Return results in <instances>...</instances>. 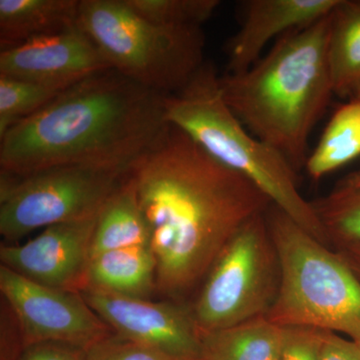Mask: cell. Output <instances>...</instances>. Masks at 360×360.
Here are the masks:
<instances>
[{
  "instance_id": "cell-6",
  "label": "cell",
  "mask_w": 360,
  "mask_h": 360,
  "mask_svg": "<svg viewBox=\"0 0 360 360\" xmlns=\"http://www.w3.org/2000/svg\"><path fill=\"white\" fill-rule=\"evenodd\" d=\"M77 25L111 70L165 96L184 89L205 63L202 27L155 25L127 0H80Z\"/></svg>"
},
{
  "instance_id": "cell-3",
  "label": "cell",
  "mask_w": 360,
  "mask_h": 360,
  "mask_svg": "<svg viewBox=\"0 0 360 360\" xmlns=\"http://www.w3.org/2000/svg\"><path fill=\"white\" fill-rule=\"evenodd\" d=\"M329 25L330 14L284 35L250 70L219 77L225 103L239 122L295 169L305 165L309 135L335 94Z\"/></svg>"
},
{
  "instance_id": "cell-22",
  "label": "cell",
  "mask_w": 360,
  "mask_h": 360,
  "mask_svg": "<svg viewBox=\"0 0 360 360\" xmlns=\"http://www.w3.org/2000/svg\"><path fill=\"white\" fill-rule=\"evenodd\" d=\"M142 18L167 27H202L220 6L217 0H127Z\"/></svg>"
},
{
  "instance_id": "cell-2",
  "label": "cell",
  "mask_w": 360,
  "mask_h": 360,
  "mask_svg": "<svg viewBox=\"0 0 360 360\" xmlns=\"http://www.w3.org/2000/svg\"><path fill=\"white\" fill-rule=\"evenodd\" d=\"M165 96L111 68L90 75L0 136L1 174L60 165L129 170L168 124Z\"/></svg>"
},
{
  "instance_id": "cell-26",
  "label": "cell",
  "mask_w": 360,
  "mask_h": 360,
  "mask_svg": "<svg viewBox=\"0 0 360 360\" xmlns=\"http://www.w3.org/2000/svg\"><path fill=\"white\" fill-rule=\"evenodd\" d=\"M321 360H360V352L354 340L331 331L322 336Z\"/></svg>"
},
{
  "instance_id": "cell-7",
  "label": "cell",
  "mask_w": 360,
  "mask_h": 360,
  "mask_svg": "<svg viewBox=\"0 0 360 360\" xmlns=\"http://www.w3.org/2000/svg\"><path fill=\"white\" fill-rule=\"evenodd\" d=\"M281 285V264L265 213L245 222L201 283L191 315L200 333L265 316Z\"/></svg>"
},
{
  "instance_id": "cell-11",
  "label": "cell",
  "mask_w": 360,
  "mask_h": 360,
  "mask_svg": "<svg viewBox=\"0 0 360 360\" xmlns=\"http://www.w3.org/2000/svg\"><path fill=\"white\" fill-rule=\"evenodd\" d=\"M97 219L52 225L22 245H1V264L42 285L80 292L87 285Z\"/></svg>"
},
{
  "instance_id": "cell-20",
  "label": "cell",
  "mask_w": 360,
  "mask_h": 360,
  "mask_svg": "<svg viewBox=\"0 0 360 360\" xmlns=\"http://www.w3.org/2000/svg\"><path fill=\"white\" fill-rule=\"evenodd\" d=\"M311 205L330 246L360 243V167Z\"/></svg>"
},
{
  "instance_id": "cell-24",
  "label": "cell",
  "mask_w": 360,
  "mask_h": 360,
  "mask_svg": "<svg viewBox=\"0 0 360 360\" xmlns=\"http://www.w3.org/2000/svg\"><path fill=\"white\" fill-rule=\"evenodd\" d=\"M324 331L312 328H284L281 360H321Z\"/></svg>"
},
{
  "instance_id": "cell-21",
  "label": "cell",
  "mask_w": 360,
  "mask_h": 360,
  "mask_svg": "<svg viewBox=\"0 0 360 360\" xmlns=\"http://www.w3.org/2000/svg\"><path fill=\"white\" fill-rule=\"evenodd\" d=\"M63 90L0 75V136L16 122L42 110Z\"/></svg>"
},
{
  "instance_id": "cell-5",
  "label": "cell",
  "mask_w": 360,
  "mask_h": 360,
  "mask_svg": "<svg viewBox=\"0 0 360 360\" xmlns=\"http://www.w3.org/2000/svg\"><path fill=\"white\" fill-rule=\"evenodd\" d=\"M281 264V285L265 316L281 328L360 335V281L331 250L271 205L265 212Z\"/></svg>"
},
{
  "instance_id": "cell-19",
  "label": "cell",
  "mask_w": 360,
  "mask_h": 360,
  "mask_svg": "<svg viewBox=\"0 0 360 360\" xmlns=\"http://www.w3.org/2000/svg\"><path fill=\"white\" fill-rule=\"evenodd\" d=\"M359 156L360 97L335 110L304 165L310 179L319 181Z\"/></svg>"
},
{
  "instance_id": "cell-10",
  "label": "cell",
  "mask_w": 360,
  "mask_h": 360,
  "mask_svg": "<svg viewBox=\"0 0 360 360\" xmlns=\"http://www.w3.org/2000/svg\"><path fill=\"white\" fill-rule=\"evenodd\" d=\"M82 297L113 333L177 360H200V333L191 309L87 288Z\"/></svg>"
},
{
  "instance_id": "cell-27",
  "label": "cell",
  "mask_w": 360,
  "mask_h": 360,
  "mask_svg": "<svg viewBox=\"0 0 360 360\" xmlns=\"http://www.w3.org/2000/svg\"><path fill=\"white\" fill-rule=\"evenodd\" d=\"M333 250L360 281V243L338 246Z\"/></svg>"
},
{
  "instance_id": "cell-17",
  "label": "cell",
  "mask_w": 360,
  "mask_h": 360,
  "mask_svg": "<svg viewBox=\"0 0 360 360\" xmlns=\"http://www.w3.org/2000/svg\"><path fill=\"white\" fill-rule=\"evenodd\" d=\"M328 56L336 96L360 97V0H340L330 13Z\"/></svg>"
},
{
  "instance_id": "cell-15",
  "label": "cell",
  "mask_w": 360,
  "mask_h": 360,
  "mask_svg": "<svg viewBox=\"0 0 360 360\" xmlns=\"http://www.w3.org/2000/svg\"><path fill=\"white\" fill-rule=\"evenodd\" d=\"M87 286L148 300L158 292L156 262L150 245L105 251L92 257L85 288Z\"/></svg>"
},
{
  "instance_id": "cell-16",
  "label": "cell",
  "mask_w": 360,
  "mask_h": 360,
  "mask_svg": "<svg viewBox=\"0 0 360 360\" xmlns=\"http://www.w3.org/2000/svg\"><path fill=\"white\" fill-rule=\"evenodd\" d=\"M200 360H281L284 328L259 316L200 333Z\"/></svg>"
},
{
  "instance_id": "cell-8",
  "label": "cell",
  "mask_w": 360,
  "mask_h": 360,
  "mask_svg": "<svg viewBox=\"0 0 360 360\" xmlns=\"http://www.w3.org/2000/svg\"><path fill=\"white\" fill-rule=\"evenodd\" d=\"M129 170L60 165L25 176L1 174L0 234L18 243L52 225L98 217Z\"/></svg>"
},
{
  "instance_id": "cell-25",
  "label": "cell",
  "mask_w": 360,
  "mask_h": 360,
  "mask_svg": "<svg viewBox=\"0 0 360 360\" xmlns=\"http://www.w3.org/2000/svg\"><path fill=\"white\" fill-rule=\"evenodd\" d=\"M84 350L65 343H37L25 347L18 360H84Z\"/></svg>"
},
{
  "instance_id": "cell-13",
  "label": "cell",
  "mask_w": 360,
  "mask_h": 360,
  "mask_svg": "<svg viewBox=\"0 0 360 360\" xmlns=\"http://www.w3.org/2000/svg\"><path fill=\"white\" fill-rule=\"evenodd\" d=\"M340 0H248L240 4L238 32L226 44L227 73L250 70L271 40L314 25Z\"/></svg>"
},
{
  "instance_id": "cell-4",
  "label": "cell",
  "mask_w": 360,
  "mask_h": 360,
  "mask_svg": "<svg viewBox=\"0 0 360 360\" xmlns=\"http://www.w3.org/2000/svg\"><path fill=\"white\" fill-rule=\"evenodd\" d=\"M219 77L212 63H205L184 89L165 96L167 122L214 160L252 182L272 205L331 248L314 206L298 189L295 167L239 122L225 103Z\"/></svg>"
},
{
  "instance_id": "cell-14",
  "label": "cell",
  "mask_w": 360,
  "mask_h": 360,
  "mask_svg": "<svg viewBox=\"0 0 360 360\" xmlns=\"http://www.w3.org/2000/svg\"><path fill=\"white\" fill-rule=\"evenodd\" d=\"M80 0H0L1 51L77 25Z\"/></svg>"
},
{
  "instance_id": "cell-18",
  "label": "cell",
  "mask_w": 360,
  "mask_h": 360,
  "mask_svg": "<svg viewBox=\"0 0 360 360\" xmlns=\"http://www.w3.org/2000/svg\"><path fill=\"white\" fill-rule=\"evenodd\" d=\"M149 243L148 224L134 181L127 174L122 186L99 213L92 238L91 258L105 251L149 245Z\"/></svg>"
},
{
  "instance_id": "cell-9",
  "label": "cell",
  "mask_w": 360,
  "mask_h": 360,
  "mask_svg": "<svg viewBox=\"0 0 360 360\" xmlns=\"http://www.w3.org/2000/svg\"><path fill=\"white\" fill-rule=\"evenodd\" d=\"M0 291L15 316L25 348L56 342L86 349L113 333L82 293L42 285L2 264Z\"/></svg>"
},
{
  "instance_id": "cell-1",
  "label": "cell",
  "mask_w": 360,
  "mask_h": 360,
  "mask_svg": "<svg viewBox=\"0 0 360 360\" xmlns=\"http://www.w3.org/2000/svg\"><path fill=\"white\" fill-rule=\"evenodd\" d=\"M129 174L150 234L156 291L175 302L202 283L236 231L272 205L170 123Z\"/></svg>"
},
{
  "instance_id": "cell-28",
  "label": "cell",
  "mask_w": 360,
  "mask_h": 360,
  "mask_svg": "<svg viewBox=\"0 0 360 360\" xmlns=\"http://www.w3.org/2000/svg\"><path fill=\"white\" fill-rule=\"evenodd\" d=\"M352 340L354 341L355 345H357V347H359V349L360 352V335L359 336H357L356 338H354V340Z\"/></svg>"
},
{
  "instance_id": "cell-12",
  "label": "cell",
  "mask_w": 360,
  "mask_h": 360,
  "mask_svg": "<svg viewBox=\"0 0 360 360\" xmlns=\"http://www.w3.org/2000/svg\"><path fill=\"white\" fill-rule=\"evenodd\" d=\"M106 70L110 65L78 25L0 53V75L63 89Z\"/></svg>"
},
{
  "instance_id": "cell-23",
  "label": "cell",
  "mask_w": 360,
  "mask_h": 360,
  "mask_svg": "<svg viewBox=\"0 0 360 360\" xmlns=\"http://www.w3.org/2000/svg\"><path fill=\"white\" fill-rule=\"evenodd\" d=\"M84 360H177L113 333L84 350Z\"/></svg>"
}]
</instances>
